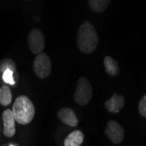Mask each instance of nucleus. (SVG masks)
I'll list each match as a JSON object with an SVG mask.
<instances>
[{
	"instance_id": "f3484780",
	"label": "nucleus",
	"mask_w": 146,
	"mask_h": 146,
	"mask_svg": "<svg viewBox=\"0 0 146 146\" xmlns=\"http://www.w3.org/2000/svg\"><path fill=\"white\" fill-rule=\"evenodd\" d=\"M10 146H14V145H12V144H11V145H10Z\"/></svg>"
},
{
	"instance_id": "f257e3e1",
	"label": "nucleus",
	"mask_w": 146,
	"mask_h": 146,
	"mask_svg": "<svg viewBox=\"0 0 146 146\" xmlns=\"http://www.w3.org/2000/svg\"><path fill=\"white\" fill-rule=\"evenodd\" d=\"M99 38L97 32L89 21H85L78 29L77 45L79 49L85 54H91L98 45Z\"/></svg>"
},
{
	"instance_id": "423d86ee",
	"label": "nucleus",
	"mask_w": 146,
	"mask_h": 146,
	"mask_svg": "<svg viewBox=\"0 0 146 146\" xmlns=\"http://www.w3.org/2000/svg\"><path fill=\"white\" fill-rule=\"evenodd\" d=\"M105 134L113 143L119 144L123 142L124 138V129L119 123L111 120L107 123L105 129Z\"/></svg>"
},
{
	"instance_id": "20e7f679",
	"label": "nucleus",
	"mask_w": 146,
	"mask_h": 146,
	"mask_svg": "<svg viewBox=\"0 0 146 146\" xmlns=\"http://www.w3.org/2000/svg\"><path fill=\"white\" fill-rule=\"evenodd\" d=\"M33 71L40 79L47 78L52 71V63L50 58L44 52L38 54L33 61Z\"/></svg>"
},
{
	"instance_id": "ddd939ff",
	"label": "nucleus",
	"mask_w": 146,
	"mask_h": 146,
	"mask_svg": "<svg viewBox=\"0 0 146 146\" xmlns=\"http://www.w3.org/2000/svg\"><path fill=\"white\" fill-rule=\"evenodd\" d=\"M12 94L9 87L2 86L0 87V104L7 106L11 102Z\"/></svg>"
},
{
	"instance_id": "9b49d317",
	"label": "nucleus",
	"mask_w": 146,
	"mask_h": 146,
	"mask_svg": "<svg viewBox=\"0 0 146 146\" xmlns=\"http://www.w3.org/2000/svg\"><path fill=\"white\" fill-rule=\"evenodd\" d=\"M104 68L108 74L110 76H115L119 74L118 62L110 56H106L103 60Z\"/></svg>"
},
{
	"instance_id": "7ed1b4c3",
	"label": "nucleus",
	"mask_w": 146,
	"mask_h": 146,
	"mask_svg": "<svg viewBox=\"0 0 146 146\" xmlns=\"http://www.w3.org/2000/svg\"><path fill=\"white\" fill-rule=\"evenodd\" d=\"M93 96V88L86 77H81L78 80L77 87L74 92L75 102L82 105H87L91 100Z\"/></svg>"
},
{
	"instance_id": "dca6fc26",
	"label": "nucleus",
	"mask_w": 146,
	"mask_h": 146,
	"mask_svg": "<svg viewBox=\"0 0 146 146\" xmlns=\"http://www.w3.org/2000/svg\"><path fill=\"white\" fill-rule=\"evenodd\" d=\"M138 111L140 115L146 118V94L142 97L138 104Z\"/></svg>"
},
{
	"instance_id": "6e6552de",
	"label": "nucleus",
	"mask_w": 146,
	"mask_h": 146,
	"mask_svg": "<svg viewBox=\"0 0 146 146\" xmlns=\"http://www.w3.org/2000/svg\"><path fill=\"white\" fill-rule=\"evenodd\" d=\"M125 100L124 97L121 95H118L116 93L112 96L111 98L107 100L104 103L106 110L110 113H118L124 106Z\"/></svg>"
},
{
	"instance_id": "1a4fd4ad",
	"label": "nucleus",
	"mask_w": 146,
	"mask_h": 146,
	"mask_svg": "<svg viewBox=\"0 0 146 146\" xmlns=\"http://www.w3.org/2000/svg\"><path fill=\"white\" fill-rule=\"evenodd\" d=\"M58 117L60 120L68 126L74 127L78 124V118L75 113L69 108H62L58 112Z\"/></svg>"
},
{
	"instance_id": "2eb2a0df",
	"label": "nucleus",
	"mask_w": 146,
	"mask_h": 146,
	"mask_svg": "<svg viewBox=\"0 0 146 146\" xmlns=\"http://www.w3.org/2000/svg\"><path fill=\"white\" fill-rule=\"evenodd\" d=\"M3 81L9 85H15V80L13 78V72L10 69H6L2 75Z\"/></svg>"
},
{
	"instance_id": "f8f14e48",
	"label": "nucleus",
	"mask_w": 146,
	"mask_h": 146,
	"mask_svg": "<svg viewBox=\"0 0 146 146\" xmlns=\"http://www.w3.org/2000/svg\"><path fill=\"white\" fill-rule=\"evenodd\" d=\"M88 3L93 11L102 13L108 7L110 1V0H89Z\"/></svg>"
},
{
	"instance_id": "39448f33",
	"label": "nucleus",
	"mask_w": 146,
	"mask_h": 146,
	"mask_svg": "<svg viewBox=\"0 0 146 146\" xmlns=\"http://www.w3.org/2000/svg\"><path fill=\"white\" fill-rule=\"evenodd\" d=\"M28 46L34 54H39L45 48V38L43 33L38 29H33L27 38Z\"/></svg>"
},
{
	"instance_id": "f03ea898",
	"label": "nucleus",
	"mask_w": 146,
	"mask_h": 146,
	"mask_svg": "<svg viewBox=\"0 0 146 146\" xmlns=\"http://www.w3.org/2000/svg\"><path fill=\"white\" fill-rule=\"evenodd\" d=\"M11 111L15 121L20 124L25 125L33 121L35 115V107L27 96H20L15 100Z\"/></svg>"
},
{
	"instance_id": "9d476101",
	"label": "nucleus",
	"mask_w": 146,
	"mask_h": 146,
	"mask_svg": "<svg viewBox=\"0 0 146 146\" xmlns=\"http://www.w3.org/2000/svg\"><path fill=\"white\" fill-rule=\"evenodd\" d=\"M84 140V135L81 130H74L65 138L64 146H80Z\"/></svg>"
},
{
	"instance_id": "4468645a",
	"label": "nucleus",
	"mask_w": 146,
	"mask_h": 146,
	"mask_svg": "<svg viewBox=\"0 0 146 146\" xmlns=\"http://www.w3.org/2000/svg\"><path fill=\"white\" fill-rule=\"evenodd\" d=\"M6 69H10L12 72L16 71L15 63L10 59L4 60H2L1 62H0V70H1V72L4 73Z\"/></svg>"
},
{
	"instance_id": "0eeeda50",
	"label": "nucleus",
	"mask_w": 146,
	"mask_h": 146,
	"mask_svg": "<svg viewBox=\"0 0 146 146\" xmlns=\"http://www.w3.org/2000/svg\"><path fill=\"white\" fill-rule=\"evenodd\" d=\"M2 120L4 125V135L7 137H11L15 135V118L11 110H5L2 114Z\"/></svg>"
}]
</instances>
